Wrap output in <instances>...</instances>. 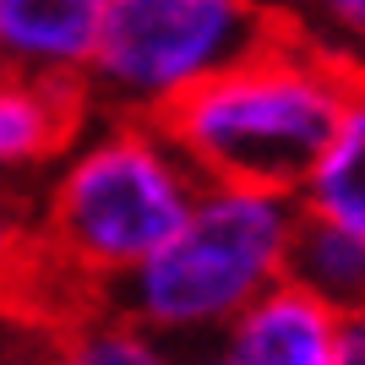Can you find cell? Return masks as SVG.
<instances>
[{
	"label": "cell",
	"instance_id": "6",
	"mask_svg": "<svg viewBox=\"0 0 365 365\" xmlns=\"http://www.w3.org/2000/svg\"><path fill=\"white\" fill-rule=\"evenodd\" d=\"M109 0H0V55L6 71L82 88L98 66Z\"/></svg>",
	"mask_w": 365,
	"mask_h": 365
},
{
	"label": "cell",
	"instance_id": "13",
	"mask_svg": "<svg viewBox=\"0 0 365 365\" xmlns=\"http://www.w3.org/2000/svg\"><path fill=\"white\" fill-rule=\"evenodd\" d=\"M333 365H365V311L344 317V333H338V354Z\"/></svg>",
	"mask_w": 365,
	"mask_h": 365
},
{
	"label": "cell",
	"instance_id": "8",
	"mask_svg": "<svg viewBox=\"0 0 365 365\" xmlns=\"http://www.w3.org/2000/svg\"><path fill=\"white\" fill-rule=\"evenodd\" d=\"M294 202H300L305 218L365 235V71H349L333 131L317 148L311 169L300 175Z\"/></svg>",
	"mask_w": 365,
	"mask_h": 365
},
{
	"label": "cell",
	"instance_id": "4",
	"mask_svg": "<svg viewBox=\"0 0 365 365\" xmlns=\"http://www.w3.org/2000/svg\"><path fill=\"white\" fill-rule=\"evenodd\" d=\"M278 28L284 6L267 0H109L88 98L93 109L158 120L175 98L251 55Z\"/></svg>",
	"mask_w": 365,
	"mask_h": 365
},
{
	"label": "cell",
	"instance_id": "2",
	"mask_svg": "<svg viewBox=\"0 0 365 365\" xmlns=\"http://www.w3.org/2000/svg\"><path fill=\"white\" fill-rule=\"evenodd\" d=\"M349 88V66L289 22L158 115L202 180L294 191Z\"/></svg>",
	"mask_w": 365,
	"mask_h": 365
},
{
	"label": "cell",
	"instance_id": "7",
	"mask_svg": "<svg viewBox=\"0 0 365 365\" xmlns=\"http://www.w3.org/2000/svg\"><path fill=\"white\" fill-rule=\"evenodd\" d=\"M93 98L82 88L38 82V76H0V185L44 180L55 158L88 125Z\"/></svg>",
	"mask_w": 365,
	"mask_h": 365
},
{
	"label": "cell",
	"instance_id": "12",
	"mask_svg": "<svg viewBox=\"0 0 365 365\" xmlns=\"http://www.w3.org/2000/svg\"><path fill=\"white\" fill-rule=\"evenodd\" d=\"M38 262V207L16 185H0V278H16Z\"/></svg>",
	"mask_w": 365,
	"mask_h": 365
},
{
	"label": "cell",
	"instance_id": "9",
	"mask_svg": "<svg viewBox=\"0 0 365 365\" xmlns=\"http://www.w3.org/2000/svg\"><path fill=\"white\" fill-rule=\"evenodd\" d=\"M33 365H191L180 344L158 338L120 305H82L66 327L49 333V344L33 354Z\"/></svg>",
	"mask_w": 365,
	"mask_h": 365
},
{
	"label": "cell",
	"instance_id": "5",
	"mask_svg": "<svg viewBox=\"0 0 365 365\" xmlns=\"http://www.w3.org/2000/svg\"><path fill=\"white\" fill-rule=\"evenodd\" d=\"M344 311L300 278H278L207 344L202 365H333Z\"/></svg>",
	"mask_w": 365,
	"mask_h": 365
},
{
	"label": "cell",
	"instance_id": "3",
	"mask_svg": "<svg viewBox=\"0 0 365 365\" xmlns=\"http://www.w3.org/2000/svg\"><path fill=\"white\" fill-rule=\"evenodd\" d=\"M305 213L294 191L251 180H202L185 224L109 300L169 344H213L262 289L289 278Z\"/></svg>",
	"mask_w": 365,
	"mask_h": 365
},
{
	"label": "cell",
	"instance_id": "11",
	"mask_svg": "<svg viewBox=\"0 0 365 365\" xmlns=\"http://www.w3.org/2000/svg\"><path fill=\"white\" fill-rule=\"evenodd\" d=\"M284 22L349 71H365V0H284Z\"/></svg>",
	"mask_w": 365,
	"mask_h": 365
},
{
	"label": "cell",
	"instance_id": "1",
	"mask_svg": "<svg viewBox=\"0 0 365 365\" xmlns=\"http://www.w3.org/2000/svg\"><path fill=\"white\" fill-rule=\"evenodd\" d=\"M202 175L164 120L93 109L38 191V262L82 294L115 289L185 224Z\"/></svg>",
	"mask_w": 365,
	"mask_h": 365
},
{
	"label": "cell",
	"instance_id": "10",
	"mask_svg": "<svg viewBox=\"0 0 365 365\" xmlns=\"http://www.w3.org/2000/svg\"><path fill=\"white\" fill-rule=\"evenodd\" d=\"M289 278H300L305 289H317L344 317L365 311V235L322 224V218H305L300 235H294Z\"/></svg>",
	"mask_w": 365,
	"mask_h": 365
},
{
	"label": "cell",
	"instance_id": "14",
	"mask_svg": "<svg viewBox=\"0 0 365 365\" xmlns=\"http://www.w3.org/2000/svg\"><path fill=\"white\" fill-rule=\"evenodd\" d=\"M0 76H6V55H0Z\"/></svg>",
	"mask_w": 365,
	"mask_h": 365
}]
</instances>
